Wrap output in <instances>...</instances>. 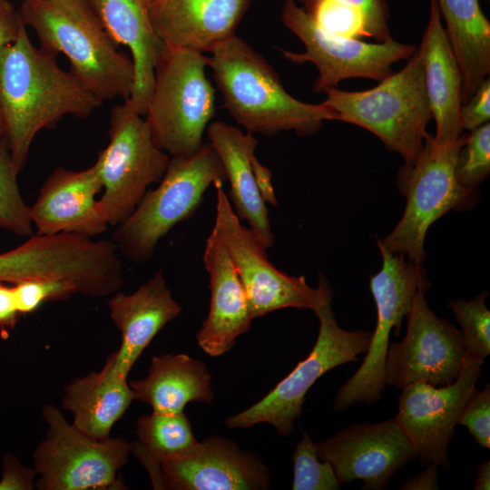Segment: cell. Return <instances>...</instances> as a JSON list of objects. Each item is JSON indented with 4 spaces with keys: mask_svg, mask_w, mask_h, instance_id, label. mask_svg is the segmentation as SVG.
I'll return each instance as SVG.
<instances>
[{
    "mask_svg": "<svg viewBox=\"0 0 490 490\" xmlns=\"http://www.w3.org/2000/svg\"><path fill=\"white\" fill-rule=\"evenodd\" d=\"M103 103L71 71L59 66L56 54L33 44L24 24L1 50L0 112L18 173L41 130L65 115L86 118Z\"/></svg>",
    "mask_w": 490,
    "mask_h": 490,
    "instance_id": "cell-1",
    "label": "cell"
},
{
    "mask_svg": "<svg viewBox=\"0 0 490 490\" xmlns=\"http://www.w3.org/2000/svg\"><path fill=\"white\" fill-rule=\"evenodd\" d=\"M211 54L208 66L224 106L247 132L270 136L293 131L304 136L318 132L324 121H338L323 103H308L290 95L269 62L237 34Z\"/></svg>",
    "mask_w": 490,
    "mask_h": 490,
    "instance_id": "cell-2",
    "label": "cell"
},
{
    "mask_svg": "<svg viewBox=\"0 0 490 490\" xmlns=\"http://www.w3.org/2000/svg\"><path fill=\"white\" fill-rule=\"evenodd\" d=\"M19 12L41 47L63 54L70 71L102 102L130 97L132 59L118 51L86 0H22Z\"/></svg>",
    "mask_w": 490,
    "mask_h": 490,
    "instance_id": "cell-3",
    "label": "cell"
},
{
    "mask_svg": "<svg viewBox=\"0 0 490 490\" xmlns=\"http://www.w3.org/2000/svg\"><path fill=\"white\" fill-rule=\"evenodd\" d=\"M323 93V103L337 113L338 121L371 132L406 164L416 160L431 135L426 127L432 112L417 49L400 71L371 89L351 92L335 87Z\"/></svg>",
    "mask_w": 490,
    "mask_h": 490,
    "instance_id": "cell-4",
    "label": "cell"
},
{
    "mask_svg": "<svg viewBox=\"0 0 490 490\" xmlns=\"http://www.w3.org/2000/svg\"><path fill=\"white\" fill-rule=\"evenodd\" d=\"M203 53L164 44L154 73L145 122L154 143L171 157H188L204 144L215 115L214 88Z\"/></svg>",
    "mask_w": 490,
    "mask_h": 490,
    "instance_id": "cell-5",
    "label": "cell"
},
{
    "mask_svg": "<svg viewBox=\"0 0 490 490\" xmlns=\"http://www.w3.org/2000/svg\"><path fill=\"white\" fill-rule=\"evenodd\" d=\"M226 181L223 164L210 142L191 156L171 157L158 187L148 191L116 226L113 242L131 260H149L160 240L193 215L206 190L211 184L222 186Z\"/></svg>",
    "mask_w": 490,
    "mask_h": 490,
    "instance_id": "cell-6",
    "label": "cell"
},
{
    "mask_svg": "<svg viewBox=\"0 0 490 490\" xmlns=\"http://www.w3.org/2000/svg\"><path fill=\"white\" fill-rule=\"evenodd\" d=\"M466 135L446 146L435 144L433 135L425 142L416 160L398 171L399 191L407 199L401 219L377 247L404 255L422 264L426 257L424 243L429 227L451 210L471 205L476 189L459 183L456 165Z\"/></svg>",
    "mask_w": 490,
    "mask_h": 490,
    "instance_id": "cell-7",
    "label": "cell"
},
{
    "mask_svg": "<svg viewBox=\"0 0 490 490\" xmlns=\"http://www.w3.org/2000/svg\"><path fill=\"white\" fill-rule=\"evenodd\" d=\"M44 438L33 454L35 488L40 490L121 489L118 473L133 443L123 437L93 438L69 423L55 406L41 411Z\"/></svg>",
    "mask_w": 490,
    "mask_h": 490,
    "instance_id": "cell-8",
    "label": "cell"
},
{
    "mask_svg": "<svg viewBox=\"0 0 490 490\" xmlns=\"http://www.w3.org/2000/svg\"><path fill=\"white\" fill-rule=\"evenodd\" d=\"M142 116L126 102L116 104L111 110L109 143L95 162L104 190L98 208L109 226H117L134 211L170 162Z\"/></svg>",
    "mask_w": 490,
    "mask_h": 490,
    "instance_id": "cell-9",
    "label": "cell"
},
{
    "mask_svg": "<svg viewBox=\"0 0 490 490\" xmlns=\"http://www.w3.org/2000/svg\"><path fill=\"white\" fill-rule=\"evenodd\" d=\"M378 249L382 266L369 282L377 308V324L362 364L334 397L333 408L338 412L355 404L370 405L379 400L385 388V361L390 336H399L402 321L411 309L416 293L430 287L427 271L422 264L410 261L402 254Z\"/></svg>",
    "mask_w": 490,
    "mask_h": 490,
    "instance_id": "cell-10",
    "label": "cell"
},
{
    "mask_svg": "<svg viewBox=\"0 0 490 490\" xmlns=\"http://www.w3.org/2000/svg\"><path fill=\"white\" fill-rule=\"evenodd\" d=\"M331 303L332 299H328L315 311L319 320L318 333L308 357L263 398L227 418L225 425L230 428H246L268 423L279 436L290 435L294 421L301 415L305 396L316 380L338 366L358 361V355L368 351L371 332L340 328Z\"/></svg>",
    "mask_w": 490,
    "mask_h": 490,
    "instance_id": "cell-11",
    "label": "cell"
},
{
    "mask_svg": "<svg viewBox=\"0 0 490 490\" xmlns=\"http://www.w3.org/2000/svg\"><path fill=\"white\" fill-rule=\"evenodd\" d=\"M216 190L214 227L243 285L252 318L284 308L315 312L333 299L334 290L324 275H319L318 287L311 288L304 276H289L278 270L263 244L240 223L222 186Z\"/></svg>",
    "mask_w": 490,
    "mask_h": 490,
    "instance_id": "cell-12",
    "label": "cell"
},
{
    "mask_svg": "<svg viewBox=\"0 0 490 490\" xmlns=\"http://www.w3.org/2000/svg\"><path fill=\"white\" fill-rule=\"evenodd\" d=\"M281 20L304 44L305 52L281 50L291 63H311L318 75L313 92L335 88L348 78L381 81L393 73L392 65L409 59L415 45L390 39L368 43L341 36L322 28L295 0H283Z\"/></svg>",
    "mask_w": 490,
    "mask_h": 490,
    "instance_id": "cell-13",
    "label": "cell"
},
{
    "mask_svg": "<svg viewBox=\"0 0 490 490\" xmlns=\"http://www.w3.org/2000/svg\"><path fill=\"white\" fill-rule=\"evenodd\" d=\"M419 289L407 314V328L400 341L390 342L385 361V386L397 388L414 383L434 387L452 384L460 375L466 348L460 329L436 316Z\"/></svg>",
    "mask_w": 490,
    "mask_h": 490,
    "instance_id": "cell-14",
    "label": "cell"
},
{
    "mask_svg": "<svg viewBox=\"0 0 490 490\" xmlns=\"http://www.w3.org/2000/svg\"><path fill=\"white\" fill-rule=\"evenodd\" d=\"M485 360L466 355L458 377L450 385L414 383L402 388L395 418L422 466L451 469L448 445L467 400L475 389Z\"/></svg>",
    "mask_w": 490,
    "mask_h": 490,
    "instance_id": "cell-15",
    "label": "cell"
},
{
    "mask_svg": "<svg viewBox=\"0 0 490 490\" xmlns=\"http://www.w3.org/2000/svg\"><path fill=\"white\" fill-rule=\"evenodd\" d=\"M315 446L339 484L361 480L364 490L387 489L392 476L417 458L395 417L348 426Z\"/></svg>",
    "mask_w": 490,
    "mask_h": 490,
    "instance_id": "cell-16",
    "label": "cell"
},
{
    "mask_svg": "<svg viewBox=\"0 0 490 490\" xmlns=\"http://www.w3.org/2000/svg\"><path fill=\"white\" fill-rule=\"evenodd\" d=\"M209 142L218 153L230 181V198L240 220L266 249L274 243L266 202L277 204L270 172L261 165L255 150L258 140L250 132L216 121L208 125Z\"/></svg>",
    "mask_w": 490,
    "mask_h": 490,
    "instance_id": "cell-17",
    "label": "cell"
},
{
    "mask_svg": "<svg viewBox=\"0 0 490 490\" xmlns=\"http://www.w3.org/2000/svg\"><path fill=\"white\" fill-rule=\"evenodd\" d=\"M162 489L257 490L270 485L267 466L230 440L212 436L184 457L163 463Z\"/></svg>",
    "mask_w": 490,
    "mask_h": 490,
    "instance_id": "cell-18",
    "label": "cell"
},
{
    "mask_svg": "<svg viewBox=\"0 0 490 490\" xmlns=\"http://www.w3.org/2000/svg\"><path fill=\"white\" fill-rule=\"evenodd\" d=\"M103 189L97 164L72 171L56 168L45 180L30 216L37 234L61 232L95 236L106 231L95 196Z\"/></svg>",
    "mask_w": 490,
    "mask_h": 490,
    "instance_id": "cell-19",
    "label": "cell"
},
{
    "mask_svg": "<svg viewBox=\"0 0 490 490\" xmlns=\"http://www.w3.org/2000/svg\"><path fill=\"white\" fill-rule=\"evenodd\" d=\"M252 0H151L150 16L165 45L211 52L236 35Z\"/></svg>",
    "mask_w": 490,
    "mask_h": 490,
    "instance_id": "cell-20",
    "label": "cell"
},
{
    "mask_svg": "<svg viewBox=\"0 0 490 490\" xmlns=\"http://www.w3.org/2000/svg\"><path fill=\"white\" fill-rule=\"evenodd\" d=\"M203 263L210 277L211 300L197 340L205 353L218 357L248 331L253 318L243 285L214 226L206 240Z\"/></svg>",
    "mask_w": 490,
    "mask_h": 490,
    "instance_id": "cell-21",
    "label": "cell"
},
{
    "mask_svg": "<svg viewBox=\"0 0 490 490\" xmlns=\"http://www.w3.org/2000/svg\"><path fill=\"white\" fill-rule=\"evenodd\" d=\"M102 26L117 46L129 48L134 83L126 102L145 115L153 90L154 73L164 44L153 27L149 0H86Z\"/></svg>",
    "mask_w": 490,
    "mask_h": 490,
    "instance_id": "cell-22",
    "label": "cell"
},
{
    "mask_svg": "<svg viewBox=\"0 0 490 490\" xmlns=\"http://www.w3.org/2000/svg\"><path fill=\"white\" fill-rule=\"evenodd\" d=\"M417 53L424 68L432 117L436 122L433 140L437 146H446L462 134L463 81L436 0H430L428 22Z\"/></svg>",
    "mask_w": 490,
    "mask_h": 490,
    "instance_id": "cell-23",
    "label": "cell"
},
{
    "mask_svg": "<svg viewBox=\"0 0 490 490\" xmlns=\"http://www.w3.org/2000/svg\"><path fill=\"white\" fill-rule=\"evenodd\" d=\"M108 308L122 337L119 348L111 355L118 370L127 377L153 338L181 310L162 270L132 294L115 292Z\"/></svg>",
    "mask_w": 490,
    "mask_h": 490,
    "instance_id": "cell-24",
    "label": "cell"
},
{
    "mask_svg": "<svg viewBox=\"0 0 490 490\" xmlns=\"http://www.w3.org/2000/svg\"><path fill=\"white\" fill-rule=\"evenodd\" d=\"M127 377L110 355L100 371L73 379L62 399V407L73 416L72 424L93 438L110 437L113 426L134 400Z\"/></svg>",
    "mask_w": 490,
    "mask_h": 490,
    "instance_id": "cell-25",
    "label": "cell"
},
{
    "mask_svg": "<svg viewBox=\"0 0 490 490\" xmlns=\"http://www.w3.org/2000/svg\"><path fill=\"white\" fill-rule=\"evenodd\" d=\"M135 400L161 413L182 412L189 402L211 403V374L205 364L185 354L152 358L148 375L129 383Z\"/></svg>",
    "mask_w": 490,
    "mask_h": 490,
    "instance_id": "cell-26",
    "label": "cell"
},
{
    "mask_svg": "<svg viewBox=\"0 0 490 490\" xmlns=\"http://www.w3.org/2000/svg\"><path fill=\"white\" fill-rule=\"evenodd\" d=\"M462 74V104L490 74V23L479 0H436Z\"/></svg>",
    "mask_w": 490,
    "mask_h": 490,
    "instance_id": "cell-27",
    "label": "cell"
},
{
    "mask_svg": "<svg viewBox=\"0 0 490 490\" xmlns=\"http://www.w3.org/2000/svg\"><path fill=\"white\" fill-rule=\"evenodd\" d=\"M136 433L132 453L146 468L154 489H162V465L184 457L199 443L183 411L143 415L137 421Z\"/></svg>",
    "mask_w": 490,
    "mask_h": 490,
    "instance_id": "cell-28",
    "label": "cell"
},
{
    "mask_svg": "<svg viewBox=\"0 0 490 490\" xmlns=\"http://www.w3.org/2000/svg\"><path fill=\"white\" fill-rule=\"evenodd\" d=\"M322 28L333 34L377 43L392 38L386 0H295Z\"/></svg>",
    "mask_w": 490,
    "mask_h": 490,
    "instance_id": "cell-29",
    "label": "cell"
},
{
    "mask_svg": "<svg viewBox=\"0 0 490 490\" xmlns=\"http://www.w3.org/2000/svg\"><path fill=\"white\" fill-rule=\"evenodd\" d=\"M17 175L5 137L0 142V229L32 236L34 225L30 207L22 198Z\"/></svg>",
    "mask_w": 490,
    "mask_h": 490,
    "instance_id": "cell-30",
    "label": "cell"
},
{
    "mask_svg": "<svg viewBox=\"0 0 490 490\" xmlns=\"http://www.w3.org/2000/svg\"><path fill=\"white\" fill-rule=\"evenodd\" d=\"M488 290L469 300L450 299L447 307L453 311L461 328L466 356L485 360L490 354V311L485 299Z\"/></svg>",
    "mask_w": 490,
    "mask_h": 490,
    "instance_id": "cell-31",
    "label": "cell"
},
{
    "mask_svg": "<svg viewBox=\"0 0 490 490\" xmlns=\"http://www.w3.org/2000/svg\"><path fill=\"white\" fill-rule=\"evenodd\" d=\"M293 490H337L339 489L331 465L319 459L315 443L303 433L292 455Z\"/></svg>",
    "mask_w": 490,
    "mask_h": 490,
    "instance_id": "cell-32",
    "label": "cell"
},
{
    "mask_svg": "<svg viewBox=\"0 0 490 490\" xmlns=\"http://www.w3.org/2000/svg\"><path fill=\"white\" fill-rule=\"evenodd\" d=\"M490 172V123L472 130L457 155L456 173L461 185L476 189Z\"/></svg>",
    "mask_w": 490,
    "mask_h": 490,
    "instance_id": "cell-33",
    "label": "cell"
},
{
    "mask_svg": "<svg viewBox=\"0 0 490 490\" xmlns=\"http://www.w3.org/2000/svg\"><path fill=\"white\" fill-rule=\"evenodd\" d=\"M13 290L19 314L31 313L46 301L64 299L77 294L73 284L53 279L22 280L15 284Z\"/></svg>",
    "mask_w": 490,
    "mask_h": 490,
    "instance_id": "cell-34",
    "label": "cell"
},
{
    "mask_svg": "<svg viewBox=\"0 0 490 490\" xmlns=\"http://www.w3.org/2000/svg\"><path fill=\"white\" fill-rule=\"evenodd\" d=\"M475 442L484 448H490V385L483 390L476 388L465 405L458 419Z\"/></svg>",
    "mask_w": 490,
    "mask_h": 490,
    "instance_id": "cell-35",
    "label": "cell"
},
{
    "mask_svg": "<svg viewBox=\"0 0 490 490\" xmlns=\"http://www.w3.org/2000/svg\"><path fill=\"white\" fill-rule=\"evenodd\" d=\"M490 119V78L486 77L472 96L461 106L460 120L463 130L472 131Z\"/></svg>",
    "mask_w": 490,
    "mask_h": 490,
    "instance_id": "cell-36",
    "label": "cell"
},
{
    "mask_svg": "<svg viewBox=\"0 0 490 490\" xmlns=\"http://www.w3.org/2000/svg\"><path fill=\"white\" fill-rule=\"evenodd\" d=\"M36 472L34 467L24 465L13 454L3 457L0 490H32L35 488Z\"/></svg>",
    "mask_w": 490,
    "mask_h": 490,
    "instance_id": "cell-37",
    "label": "cell"
},
{
    "mask_svg": "<svg viewBox=\"0 0 490 490\" xmlns=\"http://www.w3.org/2000/svg\"><path fill=\"white\" fill-rule=\"evenodd\" d=\"M23 24L19 10L9 0H0V52L16 38Z\"/></svg>",
    "mask_w": 490,
    "mask_h": 490,
    "instance_id": "cell-38",
    "label": "cell"
},
{
    "mask_svg": "<svg viewBox=\"0 0 490 490\" xmlns=\"http://www.w3.org/2000/svg\"><path fill=\"white\" fill-rule=\"evenodd\" d=\"M18 315L13 287L0 282V332L3 338L15 327Z\"/></svg>",
    "mask_w": 490,
    "mask_h": 490,
    "instance_id": "cell-39",
    "label": "cell"
},
{
    "mask_svg": "<svg viewBox=\"0 0 490 490\" xmlns=\"http://www.w3.org/2000/svg\"><path fill=\"white\" fill-rule=\"evenodd\" d=\"M437 466L428 464L426 468L416 475L405 481L400 486L401 490H436L438 489Z\"/></svg>",
    "mask_w": 490,
    "mask_h": 490,
    "instance_id": "cell-40",
    "label": "cell"
},
{
    "mask_svg": "<svg viewBox=\"0 0 490 490\" xmlns=\"http://www.w3.org/2000/svg\"><path fill=\"white\" fill-rule=\"evenodd\" d=\"M475 490L490 489V461L483 460L477 466Z\"/></svg>",
    "mask_w": 490,
    "mask_h": 490,
    "instance_id": "cell-41",
    "label": "cell"
},
{
    "mask_svg": "<svg viewBox=\"0 0 490 490\" xmlns=\"http://www.w3.org/2000/svg\"><path fill=\"white\" fill-rule=\"evenodd\" d=\"M7 279V262L5 252L0 253V282H6Z\"/></svg>",
    "mask_w": 490,
    "mask_h": 490,
    "instance_id": "cell-42",
    "label": "cell"
},
{
    "mask_svg": "<svg viewBox=\"0 0 490 490\" xmlns=\"http://www.w3.org/2000/svg\"><path fill=\"white\" fill-rule=\"evenodd\" d=\"M5 125L0 112V142L5 138Z\"/></svg>",
    "mask_w": 490,
    "mask_h": 490,
    "instance_id": "cell-43",
    "label": "cell"
},
{
    "mask_svg": "<svg viewBox=\"0 0 490 490\" xmlns=\"http://www.w3.org/2000/svg\"><path fill=\"white\" fill-rule=\"evenodd\" d=\"M149 1H151V0H149Z\"/></svg>",
    "mask_w": 490,
    "mask_h": 490,
    "instance_id": "cell-44",
    "label": "cell"
}]
</instances>
